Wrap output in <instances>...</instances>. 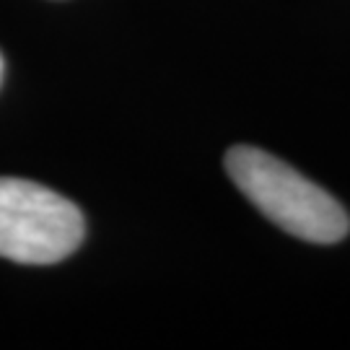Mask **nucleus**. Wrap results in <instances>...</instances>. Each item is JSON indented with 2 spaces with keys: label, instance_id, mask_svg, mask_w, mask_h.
<instances>
[{
  "label": "nucleus",
  "instance_id": "nucleus-2",
  "mask_svg": "<svg viewBox=\"0 0 350 350\" xmlns=\"http://www.w3.org/2000/svg\"><path fill=\"white\" fill-rule=\"evenodd\" d=\"M86 234L73 202L29 179L0 176V257L21 265H55Z\"/></svg>",
  "mask_w": 350,
  "mask_h": 350
},
{
  "label": "nucleus",
  "instance_id": "nucleus-1",
  "mask_svg": "<svg viewBox=\"0 0 350 350\" xmlns=\"http://www.w3.org/2000/svg\"><path fill=\"white\" fill-rule=\"evenodd\" d=\"M224 163L241 195L291 237L312 244H335L350 231L345 208L273 153L237 146L226 153Z\"/></svg>",
  "mask_w": 350,
  "mask_h": 350
},
{
  "label": "nucleus",
  "instance_id": "nucleus-3",
  "mask_svg": "<svg viewBox=\"0 0 350 350\" xmlns=\"http://www.w3.org/2000/svg\"><path fill=\"white\" fill-rule=\"evenodd\" d=\"M0 81H3V57H0Z\"/></svg>",
  "mask_w": 350,
  "mask_h": 350
}]
</instances>
